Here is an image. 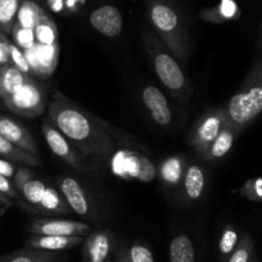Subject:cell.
<instances>
[{
    "mask_svg": "<svg viewBox=\"0 0 262 262\" xmlns=\"http://www.w3.org/2000/svg\"><path fill=\"white\" fill-rule=\"evenodd\" d=\"M195 252L191 239L186 234H179L170 243V262H194Z\"/></svg>",
    "mask_w": 262,
    "mask_h": 262,
    "instance_id": "26",
    "label": "cell"
},
{
    "mask_svg": "<svg viewBox=\"0 0 262 262\" xmlns=\"http://www.w3.org/2000/svg\"><path fill=\"white\" fill-rule=\"evenodd\" d=\"M149 19L173 57L186 62L189 57L188 37L175 9L163 2H153L149 6Z\"/></svg>",
    "mask_w": 262,
    "mask_h": 262,
    "instance_id": "3",
    "label": "cell"
},
{
    "mask_svg": "<svg viewBox=\"0 0 262 262\" xmlns=\"http://www.w3.org/2000/svg\"><path fill=\"white\" fill-rule=\"evenodd\" d=\"M142 100L149 116L157 125L167 126L172 121V112L167 99L158 88L148 85L142 92Z\"/></svg>",
    "mask_w": 262,
    "mask_h": 262,
    "instance_id": "16",
    "label": "cell"
},
{
    "mask_svg": "<svg viewBox=\"0 0 262 262\" xmlns=\"http://www.w3.org/2000/svg\"><path fill=\"white\" fill-rule=\"evenodd\" d=\"M0 191L6 194L7 196H9L11 200H19L21 198L19 193L17 191L16 186H14L13 181H11V179L6 178L2 173H0Z\"/></svg>",
    "mask_w": 262,
    "mask_h": 262,
    "instance_id": "36",
    "label": "cell"
},
{
    "mask_svg": "<svg viewBox=\"0 0 262 262\" xmlns=\"http://www.w3.org/2000/svg\"><path fill=\"white\" fill-rule=\"evenodd\" d=\"M236 13H238V9H236L234 2H231V0H223L221 6L216 11H208L202 13V19L210 22H223L235 18Z\"/></svg>",
    "mask_w": 262,
    "mask_h": 262,
    "instance_id": "30",
    "label": "cell"
},
{
    "mask_svg": "<svg viewBox=\"0 0 262 262\" xmlns=\"http://www.w3.org/2000/svg\"><path fill=\"white\" fill-rule=\"evenodd\" d=\"M9 45L11 40L7 35L0 32V64H8L9 63Z\"/></svg>",
    "mask_w": 262,
    "mask_h": 262,
    "instance_id": "37",
    "label": "cell"
},
{
    "mask_svg": "<svg viewBox=\"0 0 262 262\" xmlns=\"http://www.w3.org/2000/svg\"><path fill=\"white\" fill-rule=\"evenodd\" d=\"M84 236H62V235H34L27 239V248L41 249L48 252H60L72 249L84 243Z\"/></svg>",
    "mask_w": 262,
    "mask_h": 262,
    "instance_id": "17",
    "label": "cell"
},
{
    "mask_svg": "<svg viewBox=\"0 0 262 262\" xmlns=\"http://www.w3.org/2000/svg\"><path fill=\"white\" fill-rule=\"evenodd\" d=\"M24 0H0V32L11 35Z\"/></svg>",
    "mask_w": 262,
    "mask_h": 262,
    "instance_id": "28",
    "label": "cell"
},
{
    "mask_svg": "<svg viewBox=\"0 0 262 262\" xmlns=\"http://www.w3.org/2000/svg\"><path fill=\"white\" fill-rule=\"evenodd\" d=\"M12 41L17 45L18 48H21L24 52L31 49L35 45L36 40H35V31L30 29H24V27L18 26V25H14L13 30H12Z\"/></svg>",
    "mask_w": 262,
    "mask_h": 262,
    "instance_id": "32",
    "label": "cell"
},
{
    "mask_svg": "<svg viewBox=\"0 0 262 262\" xmlns=\"http://www.w3.org/2000/svg\"><path fill=\"white\" fill-rule=\"evenodd\" d=\"M49 121L69 142L95 163L108 161L116 152V140L111 126L66 97L54 92L50 98Z\"/></svg>",
    "mask_w": 262,
    "mask_h": 262,
    "instance_id": "1",
    "label": "cell"
},
{
    "mask_svg": "<svg viewBox=\"0 0 262 262\" xmlns=\"http://www.w3.org/2000/svg\"><path fill=\"white\" fill-rule=\"evenodd\" d=\"M228 120L229 116L226 112V107L206 111L196 120L195 125L190 131L189 143L191 147L200 155L205 156Z\"/></svg>",
    "mask_w": 262,
    "mask_h": 262,
    "instance_id": "6",
    "label": "cell"
},
{
    "mask_svg": "<svg viewBox=\"0 0 262 262\" xmlns=\"http://www.w3.org/2000/svg\"><path fill=\"white\" fill-rule=\"evenodd\" d=\"M253 257V241L251 235L246 234L239 239L235 249L230 253L226 262H251Z\"/></svg>",
    "mask_w": 262,
    "mask_h": 262,
    "instance_id": "31",
    "label": "cell"
},
{
    "mask_svg": "<svg viewBox=\"0 0 262 262\" xmlns=\"http://www.w3.org/2000/svg\"><path fill=\"white\" fill-rule=\"evenodd\" d=\"M241 133L242 131L230 120L226 121L224 127L221 128L220 134L213 140L211 147L208 148L207 153L205 155L206 160L212 161L213 162V161L223 160L224 157H226L228 153L231 150V148H233L234 143H235L236 138H238V135Z\"/></svg>",
    "mask_w": 262,
    "mask_h": 262,
    "instance_id": "18",
    "label": "cell"
},
{
    "mask_svg": "<svg viewBox=\"0 0 262 262\" xmlns=\"http://www.w3.org/2000/svg\"><path fill=\"white\" fill-rule=\"evenodd\" d=\"M242 191L252 201L262 200V180H249L242 186Z\"/></svg>",
    "mask_w": 262,
    "mask_h": 262,
    "instance_id": "35",
    "label": "cell"
},
{
    "mask_svg": "<svg viewBox=\"0 0 262 262\" xmlns=\"http://www.w3.org/2000/svg\"><path fill=\"white\" fill-rule=\"evenodd\" d=\"M12 205H13V200H11L9 196H7L6 194L0 191V210H8V208L12 207Z\"/></svg>",
    "mask_w": 262,
    "mask_h": 262,
    "instance_id": "39",
    "label": "cell"
},
{
    "mask_svg": "<svg viewBox=\"0 0 262 262\" xmlns=\"http://www.w3.org/2000/svg\"><path fill=\"white\" fill-rule=\"evenodd\" d=\"M116 251V236L112 231H92L82 243L81 262H112Z\"/></svg>",
    "mask_w": 262,
    "mask_h": 262,
    "instance_id": "9",
    "label": "cell"
},
{
    "mask_svg": "<svg viewBox=\"0 0 262 262\" xmlns=\"http://www.w3.org/2000/svg\"><path fill=\"white\" fill-rule=\"evenodd\" d=\"M9 63L13 64L16 69H18L19 71H22L24 74L31 75V67H30V63L27 60L26 54H25L24 50L21 48L17 47L13 41H11V45H9Z\"/></svg>",
    "mask_w": 262,
    "mask_h": 262,
    "instance_id": "34",
    "label": "cell"
},
{
    "mask_svg": "<svg viewBox=\"0 0 262 262\" xmlns=\"http://www.w3.org/2000/svg\"><path fill=\"white\" fill-rule=\"evenodd\" d=\"M13 184L25 202L32 206V208L39 205L48 188L41 180L35 179L27 167H18L13 178Z\"/></svg>",
    "mask_w": 262,
    "mask_h": 262,
    "instance_id": "14",
    "label": "cell"
},
{
    "mask_svg": "<svg viewBox=\"0 0 262 262\" xmlns=\"http://www.w3.org/2000/svg\"><path fill=\"white\" fill-rule=\"evenodd\" d=\"M226 107L229 120L246 130L262 113V58L256 62Z\"/></svg>",
    "mask_w": 262,
    "mask_h": 262,
    "instance_id": "2",
    "label": "cell"
},
{
    "mask_svg": "<svg viewBox=\"0 0 262 262\" xmlns=\"http://www.w3.org/2000/svg\"><path fill=\"white\" fill-rule=\"evenodd\" d=\"M34 211L45 215H69L72 212L62 193L53 186H48L42 200L36 207H34Z\"/></svg>",
    "mask_w": 262,
    "mask_h": 262,
    "instance_id": "21",
    "label": "cell"
},
{
    "mask_svg": "<svg viewBox=\"0 0 262 262\" xmlns=\"http://www.w3.org/2000/svg\"><path fill=\"white\" fill-rule=\"evenodd\" d=\"M2 102L9 111L22 117H39L49 107L48 88L34 76H30L22 86L3 98Z\"/></svg>",
    "mask_w": 262,
    "mask_h": 262,
    "instance_id": "5",
    "label": "cell"
},
{
    "mask_svg": "<svg viewBox=\"0 0 262 262\" xmlns=\"http://www.w3.org/2000/svg\"><path fill=\"white\" fill-rule=\"evenodd\" d=\"M2 69H3V64H0V72H2Z\"/></svg>",
    "mask_w": 262,
    "mask_h": 262,
    "instance_id": "42",
    "label": "cell"
},
{
    "mask_svg": "<svg viewBox=\"0 0 262 262\" xmlns=\"http://www.w3.org/2000/svg\"><path fill=\"white\" fill-rule=\"evenodd\" d=\"M238 233L233 226H226L224 229L223 234H221L220 242H219V251H220L221 256L229 257L231 252L235 249L236 244H238Z\"/></svg>",
    "mask_w": 262,
    "mask_h": 262,
    "instance_id": "33",
    "label": "cell"
},
{
    "mask_svg": "<svg viewBox=\"0 0 262 262\" xmlns=\"http://www.w3.org/2000/svg\"><path fill=\"white\" fill-rule=\"evenodd\" d=\"M89 22L93 29L105 37H116L123 26L122 14L116 7L102 6L90 13Z\"/></svg>",
    "mask_w": 262,
    "mask_h": 262,
    "instance_id": "13",
    "label": "cell"
},
{
    "mask_svg": "<svg viewBox=\"0 0 262 262\" xmlns=\"http://www.w3.org/2000/svg\"><path fill=\"white\" fill-rule=\"evenodd\" d=\"M16 166L13 165V162L6 160V158L0 157V173L4 175L8 179H13L14 175H16Z\"/></svg>",
    "mask_w": 262,
    "mask_h": 262,
    "instance_id": "38",
    "label": "cell"
},
{
    "mask_svg": "<svg viewBox=\"0 0 262 262\" xmlns=\"http://www.w3.org/2000/svg\"><path fill=\"white\" fill-rule=\"evenodd\" d=\"M25 54L31 67L32 76L48 79L57 69L59 59V44L42 45L35 42L34 47L26 50Z\"/></svg>",
    "mask_w": 262,
    "mask_h": 262,
    "instance_id": "11",
    "label": "cell"
},
{
    "mask_svg": "<svg viewBox=\"0 0 262 262\" xmlns=\"http://www.w3.org/2000/svg\"><path fill=\"white\" fill-rule=\"evenodd\" d=\"M34 235H62L86 236L92 233V228L81 221L69 219H35L30 228Z\"/></svg>",
    "mask_w": 262,
    "mask_h": 262,
    "instance_id": "10",
    "label": "cell"
},
{
    "mask_svg": "<svg viewBox=\"0 0 262 262\" xmlns=\"http://www.w3.org/2000/svg\"><path fill=\"white\" fill-rule=\"evenodd\" d=\"M0 157L6 158L11 162L22 163V165L27 166L39 165V156L32 155V153L22 149L21 147L13 144L2 135H0Z\"/></svg>",
    "mask_w": 262,
    "mask_h": 262,
    "instance_id": "23",
    "label": "cell"
},
{
    "mask_svg": "<svg viewBox=\"0 0 262 262\" xmlns=\"http://www.w3.org/2000/svg\"><path fill=\"white\" fill-rule=\"evenodd\" d=\"M112 262H155V256L145 244L133 243L117 249Z\"/></svg>",
    "mask_w": 262,
    "mask_h": 262,
    "instance_id": "25",
    "label": "cell"
},
{
    "mask_svg": "<svg viewBox=\"0 0 262 262\" xmlns=\"http://www.w3.org/2000/svg\"><path fill=\"white\" fill-rule=\"evenodd\" d=\"M53 262H60V258L59 259H55V261H53Z\"/></svg>",
    "mask_w": 262,
    "mask_h": 262,
    "instance_id": "43",
    "label": "cell"
},
{
    "mask_svg": "<svg viewBox=\"0 0 262 262\" xmlns=\"http://www.w3.org/2000/svg\"><path fill=\"white\" fill-rule=\"evenodd\" d=\"M47 16L41 7L36 4L32 0H24L19 8L18 14H17L16 25L24 27V29L35 30L41 18Z\"/></svg>",
    "mask_w": 262,
    "mask_h": 262,
    "instance_id": "27",
    "label": "cell"
},
{
    "mask_svg": "<svg viewBox=\"0 0 262 262\" xmlns=\"http://www.w3.org/2000/svg\"><path fill=\"white\" fill-rule=\"evenodd\" d=\"M62 257L57 252L41 251V249L24 248L19 251L9 253L0 258V262H53Z\"/></svg>",
    "mask_w": 262,
    "mask_h": 262,
    "instance_id": "24",
    "label": "cell"
},
{
    "mask_svg": "<svg viewBox=\"0 0 262 262\" xmlns=\"http://www.w3.org/2000/svg\"><path fill=\"white\" fill-rule=\"evenodd\" d=\"M251 262H259V259H258V258H257V257H256V256H253V257H252Z\"/></svg>",
    "mask_w": 262,
    "mask_h": 262,
    "instance_id": "40",
    "label": "cell"
},
{
    "mask_svg": "<svg viewBox=\"0 0 262 262\" xmlns=\"http://www.w3.org/2000/svg\"><path fill=\"white\" fill-rule=\"evenodd\" d=\"M41 133L50 150L71 167L79 171H89L98 167V163L82 156L50 121L42 122Z\"/></svg>",
    "mask_w": 262,
    "mask_h": 262,
    "instance_id": "7",
    "label": "cell"
},
{
    "mask_svg": "<svg viewBox=\"0 0 262 262\" xmlns=\"http://www.w3.org/2000/svg\"><path fill=\"white\" fill-rule=\"evenodd\" d=\"M112 171L121 178L138 179L144 183L153 180L157 175L153 163L133 150L115 152L112 156Z\"/></svg>",
    "mask_w": 262,
    "mask_h": 262,
    "instance_id": "8",
    "label": "cell"
},
{
    "mask_svg": "<svg viewBox=\"0 0 262 262\" xmlns=\"http://www.w3.org/2000/svg\"><path fill=\"white\" fill-rule=\"evenodd\" d=\"M3 212H4V211H3V210H0V216L3 215Z\"/></svg>",
    "mask_w": 262,
    "mask_h": 262,
    "instance_id": "41",
    "label": "cell"
},
{
    "mask_svg": "<svg viewBox=\"0 0 262 262\" xmlns=\"http://www.w3.org/2000/svg\"><path fill=\"white\" fill-rule=\"evenodd\" d=\"M58 186L72 212L85 217H92L94 212L92 201L76 179L72 176H60L58 178Z\"/></svg>",
    "mask_w": 262,
    "mask_h": 262,
    "instance_id": "12",
    "label": "cell"
},
{
    "mask_svg": "<svg viewBox=\"0 0 262 262\" xmlns=\"http://www.w3.org/2000/svg\"><path fill=\"white\" fill-rule=\"evenodd\" d=\"M145 47L152 58L153 69L163 86L176 98H185L190 93L189 82L179 64L165 44H161L152 35H145Z\"/></svg>",
    "mask_w": 262,
    "mask_h": 262,
    "instance_id": "4",
    "label": "cell"
},
{
    "mask_svg": "<svg viewBox=\"0 0 262 262\" xmlns=\"http://www.w3.org/2000/svg\"><path fill=\"white\" fill-rule=\"evenodd\" d=\"M30 76L31 75L24 74L11 63L3 66L2 72H0V100L11 95L14 90L22 86Z\"/></svg>",
    "mask_w": 262,
    "mask_h": 262,
    "instance_id": "22",
    "label": "cell"
},
{
    "mask_svg": "<svg viewBox=\"0 0 262 262\" xmlns=\"http://www.w3.org/2000/svg\"><path fill=\"white\" fill-rule=\"evenodd\" d=\"M0 135L13 144L21 147L22 149L27 150L32 155H39V147H37L35 138L18 121L0 115Z\"/></svg>",
    "mask_w": 262,
    "mask_h": 262,
    "instance_id": "15",
    "label": "cell"
},
{
    "mask_svg": "<svg viewBox=\"0 0 262 262\" xmlns=\"http://www.w3.org/2000/svg\"><path fill=\"white\" fill-rule=\"evenodd\" d=\"M186 170V160L184 156L176 155L161 162L157 173L161 181L167 186H178L181 184Z\"/></svg>",
    "mask_w": 262,
    "mask_h": 262,
    "instance_id": "20",
    "label": "cell"
},
{
    "mask_svg": "<svg viewBox=\"0 0 262 262\" xmlns=\"http://www.w3.org/2000/svg\"><path fill=\"white\" fill-rule=\"evenodd\" d=\"M183 194L188 201H198L203 195L206 189L205 170L196 163L186 166L183 181Z\"/></svg>",
    "mask_w": 262,
    "mask_h": 262,
    "instance_id": "19",
    "label": "cell"
},
{
    "mask_svg": "<svg viewBox=\"0 0 262 262\" xmlns=\"http://www.w3.org/2000/svg\"><path fill=\"white\" fill-rule=\"evenodd\" d=\"M35 40L37 44L42 45H57L58 41V29L49 16H44L41 21L35 27Z\"/></svg>",
    "mask_w": 262,
    "mask_h": 262,
    "instance_id": "29",
    "label": "cell"
}]
</instances>
